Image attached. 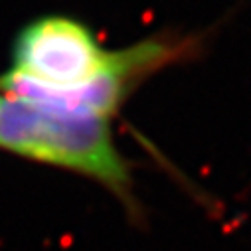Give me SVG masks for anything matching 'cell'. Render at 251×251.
I'll return each mask as SVG.
<instances>
[{
    "mask_svg": "<svg viewBox=\"0 0 251 251\" xmlns=\"http://www.w3.org/2000/svg\"><path fill=\"white\" fill-rule=\"evenodd\" d=\"M0 151L83 176L105 188L133 222L145 218L133 162L119 149L111 121L0 93Z\"/></svg>",
    "mask_w": 251,
    "mask_h": 251,
    "instance_id": "obj_1",
    "label": "cell"
},
{
    "mask_svg": "<svg viewBox=\"0 0 251 251\" xmlns=\"http://www.w3.org/2000/svg\"><path fill=\"white\" fill-rule=\"evenodd\" d=\"M117 61L119 50H105L85 24L44 16L20 30L12 66L0 75V93L34 103L57 101L107 75Z\"/></svg>",
    "mask_w": 251,
    "mask_h": 251,
    "instance_id": "obj_2",
    "label": "cell"
}]
</instances>
